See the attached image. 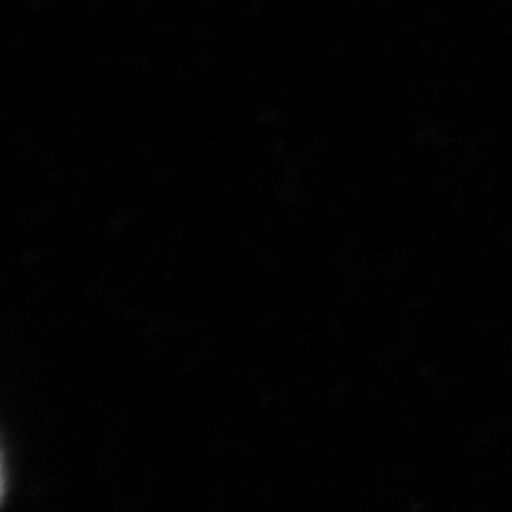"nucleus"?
Masks as SVG:
<instances>
[]
</instances>
